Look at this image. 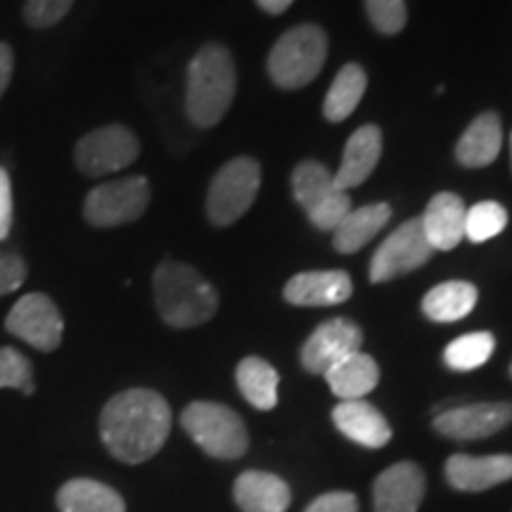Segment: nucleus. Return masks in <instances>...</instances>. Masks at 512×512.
I'll use <instances>...</instances> for the list:
<instances>
[{
	"label": "nucleus",
	"instance_id": "nucleus-1",
	"mask_svg": "<svg viewBox=\"0 0 512 512\" xmlns=\"http://www.w3.org/2000/svg\"><path fill=\"white\" fill-rule=\"evenodd\" d=\"M171 432V408L152 389H126L107 401L100 415V437L121 463L138 465L162 451Z\"/></svg>",
	"mask_w": 512,
	"mask_h": 512
},
{
	"label": "nucleus",
	"instance_id": "nucleus-2",
	"mask_svg": "<svg viewBox=\"0 0 512 512\" xmlns=\"http://www.w3.org/2000/svg\"><path fill=\"white\" fill-rule=\"evenodd\" d=\"M238 72L233 55L221 43L197 50L185 76V114L195 126L211 128L226 117L235 100Z\"/></svg>",
	"mask_w": 512,
	"mask_h": 512
},
{
	"label": "nucleus",
	"instance_id": "nucleus-3",
	"mask_svg": "<svg viewBox=\"0 0 512 512\" xmlns=\"http://www.w3.org/2000/svg\"><path fill=\"white\" fill-rule=\"evenodd\" d=\"M155 306L169 328H197L214 318L219 292L204 275L181 261H162L152 275Z\"/></svg>",
	"mask_w": 512,
	"mask_h": 512
},
{
	"label": "nucleus",
	"instance_id": "nucleus-4",
	"mask_svg": "<svg viewBox=\"0 0 512 512\" xmlns=\"http://www.w3.org/2000/svg\"><path fill=\"white\" fill-rule=\"evenodd\" d=\"M328 60V36L318 24H299L278 38L268 55V76L278 88L297 91L323 72Z\"/></svg>",
	"mask_w": 512,
	"mask_h": 512
},
{
	"label": "nucleus",
	"instance_id": "nucleus-5",
	"mask_svg": "<svg viewBox=\"0 0 512 512\" xmlns=\"http://www.w3.org/2000/svg\"><path fill=\"white\" fill-rule=\"evenodd\" d=\"M183 430L211 458L238 460L247 453L249 434L233 408L214 401H195L181 415Z\"/></svg>",
	"mask_w": 512,
	"mask_h": 512
},
{
	"label": "nucleus",
	"instance_id": "nucleus-6",
	"mask_svg": "<svg viewBox=\"0 0 512 512\" xmlns=\"http://www.w3.org/2000/svg\"><path fill=\"white\" fill-rule=\"evenodd\" d=\"M261 185V166L252 157H235L216 171L207 190V216L214 226L226 228L252 207Z\"/></svg>",
	"mask_w": 512,
	"mask_h": 512
},
{
	"label": "nucleus",
	"instance_id": "nucleus-7",
	"mask_svg": "<svg viewBox=\"0 0 512 512\" xmlns=\"http://www.w3.org/2000/svg\"><path fill=\"white\" fill-rule=\"evenodd\" d=\"M292 192L313 226L325 233H335V228L351 211L349 192L339 190L328 166L316 159L297 164V169L292 171Z\"/></svg>",
	"mask_w": 512,
	"mask_h": 512
},
{
	"label": "nucleus",
	"instance_id": "nucleus-8",
	"mask_svg": "<svg viewBox=\"0 0 512 512\" xmlns=\"http://www.w3.org/2000/svg\"><path fill=\"white\" fill-rule=\"evenodd\" d=\"M152 190L145 176H128L95 185L83 202V219L93 228H117L138 221L150 207Z\"/></svg>",
	"mask_w": 512,
	"mask_h": 512
},
{
	"label": "nucleus",
	"instance_id": "nucleus-9",
	"mask_svg": "<svg viewBox=\"0 0 512 512\" xmlns=\"http://www.w3.org/2000/svg\"><path fill=\"white\" fill-rule=\"evenodd\" d=\"M138 155L140 140L131 128L121 124L95 128L74 147L76 169L88 178L117 174V171L136 162Z\"/></svg>",
	"mask_w": 512,
	"mask_h": 512
},
{
	"label": "nucleus",
	"instance_id": "nucleus-10",
	"mask_svg": "<svg viewBox=\"0 0 512 512\" xmlns=\"http://www.w3.org/2000/svg\"><path fill=\"white\" fill-rule=\"evenodd\" d=\"M432 252L434 249L425 238L420 219L401 223L373 254V261H370V283H389V280L399 278V275L418 271V268L432 259Z\"/></svg>",
	"mask_w": 512,
	"mask_h": 512
},
{
	"label": "nucleus",
	"instance_id": "nucleus-11",
	"mask_svg": "<svg viewBox=\"0 0 512 512\" xmlns=\"http://www.w3.org/2000/svg\"><path fill=\"white\" fill-rule=\"evenodd\" d=\"M5 330L27 342L43 354H50L62 344L64 320L57 304L48 294L31 292L19 297L5 318Z\"/></svg>",
	"mask_w": 512,
	"mask_h": 512
},
{
	"label": "nucleus",
	"instance_id": "nucleus-12",
	"mask_svg": "<svg viewBox=\"0 0 512 512\" xmlns=\"http://www.w3.org/2000/svg\"><path fill=\"white\" fill-rule=\"evenodd\" d=\"M512 422V403H467L434 415V430L453 441H477L505 430Z\"/></svg>",
	"mask_w": 512,
	"mask_h": 512
},
{
	"label": "nucleus",
	"instance_id": "nucleus-13",
	"mask_svg": "<svg viewBox=\"0 0 512 512\" xmlns=\"http://www.w3.org/2000/svg\"><path fill=\"white\" fill-rule=\"evenodd\" d=\"M363 332L354 320L332 318L318 325L302 347V366L313 375H325L339 361L361 351Z\"/></svg>",
	"mask_w": 512,
	"mask_h": 512
},
{
	"label": "nucleus",
	"instance_id": "nucleus-14",
	"mask_svg": "<svg viewBox=\"0 0 512 512\" xmlns=\"http://www.w3.org/2000/svg\"><path fill=\"white\" fill-rule=\"evenodd\" d=\"M375 512H418L425 498V472L415 463H396L375 479Z\"/></svg>",
	"mask_w": 512,
	"mask_h": 512
},
{
	"label": "nucleus",
	"instance_id": "nucleus-15",
	"mask_svg": "<svg viewBox=\"0 0 512 512\" xmlns=\"http://www.w3.org/2000/svg\"><path fill=\"white\" fill-rule=\"evenodd\" d=\"M354 292L347 271H306L287 280L283 297L294 306H337Z\"/></svg>",
	"mask_w": 512,
	"mask_h": 512
},
{
	"label": "nucleus",
	"instance_id": "nucleus-16",
	"mask_svg": "<svg viewBox=\"0 0 512 512\" xmlns=\"http://www.w3.org/2000/svg\"><path fill=\"white\" fill-rule=\"evenodd\" d=\"M446 479L453 489L477 494L491 486H498L512 479V456L510 453H496V456H465L456 453L446 463Z\"/></svg>",
	"mask_w": 512,
	"mask_h": 512
},
{
	"label": "nucleus",
	"instance_id": "nucleus-17",
	"mask_svg": "<svg viewBox=\"0 0 512 512\" xmlns=\"http://www.w3.org/2000/svg\"><path fill=\"white\" fill-rule=\"evenodd\" d=\"M382 157V131L375 124H366L356 128L354 136L344 145L342 164H339L335 176V185L339 190L349 192L366 183L375 166L380 164Z\"/></svg>",
	"mask_w": 512,
	"mask_h": 512
},
{
	"label": "nucleus",
	"instance_id": "nucleus-18",
	"mask_svg": "<svg viewBox=\"0 0 512 512\" xmlns=\"http://www.w3.org/2000/svg\"><path fill=\"white\" fill-rule=\"evenodd\" d=\"M465 202L456 192H439L427 204L425 214L420 216L425 238L432 249L448 252L456 249L460 240H465Z\"/></svg>",
	"mask_w": 512,
	"mask_h": 512
},
{
	"label": "nucleus",
	"instance_id": "nucleus-19",
	"mask_svg": "<svg viewBox=\"0 0 512 512\" xmlns=\"http://www.w3.org/2000/svg\"><path fill=\"white\" fill-rule=\"evenodd\" d=\"M337 430L366 448H384L392 439V427L373 403L366 399L339 401L332 411Z\"/></svg>",
	"mask_w": 512,
	"mask_h": 512
},
{
	"label": "nucleus",
	"instance_id": "nucleus-20",
	"mask_svg": "<svg viewBox=\"0 0 512 512\" xmlns=\"http://www.w3.org/2000/svg\"><path fill=\"white\" fill-rule=\"evenodd\" d=\"M233 496L242 512H285L292 501L290 486L278 475L261 470L242 472L233 486Z\"/></svg>",
	"mask_w": 512,
	"mask_h": 512
},
{
	"label": "nucleus",
	"instance_id": "nucleus-21",
	"mask_svg": "<svg viewBox=\"0 0 512 512\" xmlns=\"http://www.w3.org/2000/svg\"><path fill=\"white\" fill-rule=\"evenodd\" d=\"M503 145V126L496 112H484L467 126L456 145V159L467 169H484L494 164Z\"/></svg>",
	"mask_w": 512,
	"mask_h": 512
},
{
	"label": "nucleus",
	"instance_id": "nucleus-22",
	"mask_svg": "<svg viewBox=\"0 0 512 512\" xmlns=\"http://www.w3.org/2000/svg\"><path fill=\"white\" fill-rule=\"evenodd\" d=\"M328 380L332 394L339 396L342 401H358L366 399L380 382V368H377L375 358L356 351L339 361L335 368H330L323 375Z\"/></svg>",
	"mask_w": 512,
	"mask_h": 512
},
{
	"label": "nucleus",
	"instance_id": "nucleus-23",
	"mask_svg": "<svg viewBox=\"0 0 512 512\" xmlns=\"http://www.w3.org/2000/svg\"><path fill=\"white\" fill-rule=\"evenodd\" d=\"M389 219H392V209L384 202L368 204V207L361 209H351L347 219L339 223L335 233H332V245H335L337 252L354 254L358 249L366 247L368 242L387 226Z\"/></svg>",
	"mask_w": 512,
	"mask_h": 512
},
{
	"label": "nucleus",
	"instance_id": "nucleus-24",
	"mask_svg": "<svg viewBox=\"0 0 512 512\" xmlns=\"http://www.w3.org/2000/svg\"><path fill=\"white\" fill-rule=\"evenodd\" d=\"M477 287L467 280H448L432 287L422 299V313L434 323H456L477 306Z\"/></svg>",
	"mask_w": 512,
	"mask_h": 512
},
{
	"label": "nucleus",
	"instance_id": "nucleus-25",
	"mask_svg": "<svg viewBox=\"0 0 512 512\" xmlns=\"http://www.w3.org/2000/svg\"><path fill=\"white\" fill-rule=\"evenodd\" d=\"M240 394L247 403H252L256 411H273L278 406V384L280 375L271 363L259 356H247L238 363L235 370Z\"/></svg>",
	"mask_w": 512,
	"mask_h": 512
},
{
	"label": "nucleus",
	"instance_id": "nucleus-26",
	"mask_svg": "<svg viewBox=\"0 0 512 512\" xmlns=\"http://www.w3.org/2000/svg\"><path fill=\"white\" fill-rule=\"evenodd\" d=\"M60 512H126V503L112 486L95 479H72L57 491Z\"/></svg>",
	"mask_w": 512,
	"mask_h": 512
},
{
	"label": "nucleus",
	"instance_id": "nucleus-27",
	"mask_svg": "<svg viewBox=\"0 0 512 512\" xmlns=\"http://www.w3.org/2000/svg\"><path fill=\"white\" fill-rule=\"evenodd\" d=\"M368 88V74L361 64H344L339 69V74L332 81L328 95H325L323 102V114L325 119L332 121V124H339V121L349 119L358 102L363 100Z\"/></svg>",
	"mask_w": 512,
	"mask_h": 512
},
{
	"label": "nucleus",
	"instance_id": "nucleus-28",
	"mask_svg": "<svg viewBox=\"0 0 512 512\" xmlns=\"http://www.w3.org/2000/svg\"><path fill=\"white\" fill-rule=\"evenodd\" d=\"M496 349V339L491 332H467V335L453 339L444 349V363L458 373L482 368Z\"/></svg>",
	"mask_w": 512,
	"mask_h": 512
},
{
	"label": "nucleus",
	"instance_id": "nucleus-29",
	"mask_svg": "<svg viewBox=\"0 0 512 512\" xmlns=\"http://www.w3.org/2000/svg\"><path fill=\"white\" fill-rule=\"evenodd\" d=\"M508 226V211L498 202H479L465 211V238L470 242H486L501 235Z\"/></svg>",
	"mask_w": 512,
	"mask_h": 512
},
{
	"label": "nucleus",
	"instance_id": "nucleus-30",
	"mask_svg": "<svg viewBox=\"0 0 512 512\" xmlns=\"http://www.w3.org/2000/svg\"><path fill=\"white\" fill-rule=\"evenodd\" d=\"M0 389H19L24 396L34 394V368L22 351L12 347L0 349Z\"/></svg>",
	"mask_w": 512,
	"mask_h": 512
},
{
	"label": "nucleus",
	"instance_id": "nucleus-31",
	"mask_svg": "<svg viewBox=\"0 0 512 512\" xmlns=\"http://www.w3.org/2000/svg\"><path fill=\"white\" fill-rule=\"evenodd\" d=\"M366 15L380 34L394 36L408 22L406 0H366Z\"/></svg>",
	"mask_w": 512,
	"mask_h": 512
},
{
	"label": "nucleus",
	"instance_id": "nucleus-32",
	"mask_svg": "<svg viewBox=\"0 0 512 512\" xmlns=\"http://www.w3.org/2000/svg\"><path fill=\"white\" fill-rule=\"evenodd\" d=\"M74 0H24V22L31 29H50L72 10Z\"/></svg>",
	"mask_w": 512,
	"mask_h": 512
},
{
	"label": "nucleus",
	"instance_id": "nucleus-33",
	"mask_svg": "<svg viewBox=\"0 0 512 512\" xmlns=\"http://www.w3.org/2000/svg\"><path fill=\"white\" fill-rule=\"evenodd\" d=\"M27 280V261L15 252L0 249V297L17 292Z\"/></svg>",
	"mask_w": 512,
	"mask_h": 512
},
{
	"label": "nucleus",
	"instance_id": "nucleus-34",
	"mask_svg": "<svg viewBox=\"0 0 512 512\" xmlns=\"http://www.w3.org/2000/svg\"><path fill=\"white\" fill-rule=\"evenodd\" d=\"M304 512H358V501L349 491H330L318 496Z\"/></svg>",
	"mask_w": 512,
	"mask_h": 512
},
{
	"label": "nucleus",
	"instance_id": "nucleus-35",
	"mask_svg": "<svg viewBox=\"0 0 512 512\" xmlns=\"http://www.w3.org/2000/svg\"><path fill=\"white\" fill-rule=\"evenodd\" d=\"M12 219H15V207H12L10 174L0 166V240H8Z\"/></svg>",
	"mask_w": 512,
	"mask_h": 512
},
{
	"label": "nucleus",
	"instance_id": "nucleus-36",
	"mask_svg": "<svg viewBox=\"0 0 512 512\" xmlns=\"http://www.w3.org/2000/svg\"><path fill=\"white\" fill-rule=\"evenodd\" d=\"M12 72H15V53H12L8 43H0V98L8 91Z\"/></svg>",
	"mask_w": 512,
	"mask_h": 512
},
{
	"label": "nucleus",
	"instance_id": "nucleus-37",
	"mask_svg": "<svg viewBox=\"0 0 512 512\" xmlns=\"http://www.w3.org/2000/svg\"><path fill=\"white\" fill-rule=\"evenodd\" d=\"M292 3L294 0H256V5L264 12H268V15H283Z\"/></svg>",
	"mask_w": 512,
	"mask_h": 512
},
{
	"label": "nucleus",
	"instance_id": "nucleus-38",
	"mask_svg": "<svg viewBox=\"0 0 512 512\" xmlns=\"http://www.w3.org/2000/svg\"><path fill=\"white\" fill-rule=\"evenodd\" d=\"M510 375H512V366H510Z\"/></svg>",
	"mask_w": 512,
	"mask_h": 512
}]
</instances>
